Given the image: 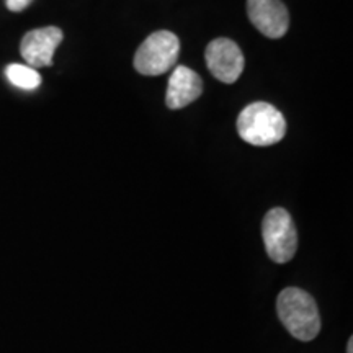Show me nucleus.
Returning a JSON list of instances; mask_svg holds the SVG:
<instances>
[{
    "label": "nucleus",
    "mask_w": 353,
    "mask_h": 353,
    "mask_svg": "<svg viewBox=\"0 0 353 353\" xmlns=\"http://www.w3.org/2000/svg\"><path fill=\"white\" fill-rule=\"evenodd\" d=\"M276 311L281 324L294 339L311 342L321 332V316L314 298L299 288H286L278 294Z\"/></svg>",
    "instance_id": "obj_1"
},
{
    "label": "nucleus",
    "mask_w": 353,
    "mask_h": 353,
    "mask_svg": "<svg viewBox=\"0 0 353 353\" xmlns=\"http://www.w3.org/2000/svg\"><path fill=\"white\" fill-rule=\"evenodd\" d=\"M247 13L263 37L276 39L288 32L290 15L280 0H247Z\"/></svg>",
    "instance_id": "obj_7"
},
{
    "label": "nucleus",
    "mask_w": 353,
    "mask_h": 353,
    "mask_svg": "<svg viewBox=\"0 0 353 353\" xmlns=\"http://www.w3.org/2000/svg\"><path fill=\"white\" fill-rule=\"evenodd\" d=\"M203 94V82L195 70L179 65L174 69L167 87L165 103L172 110H180L193 103Z\"/></svg>",
    "instance_id": "obj_8"
},
{
    "label": "nucleus",
    "mask_w": 353,
    "mask_h": 353,
    "mask_svg": "<svg viewBox=\"0 0 353 353\" xmlns=\"http://www.w3.org/2000/svg\"><path fill=\"white\" fill-rule=\"evenodd\" d=\"M205 57L213 77L224 83H234L244 70V56L232 39L218 38L211 41L206 48Z\"/></svg>",
    "instance_id": "obj_5"
},
{
    "label": "nucleus",
    "mask_w": 353,
    "mask_h": 353,
    "mask_svg": "<svg viewBox=\"0 0 353 353\" xmlns=\"http://www.w3.org/2000/svg\"><path fill=\"white\" fill-rule=\"evenodd\" d=\"M347 353H353V339H350L347 343Z\"/></svg>",
    "instance_id": "obj_11"
},
{
    "label": "nucleus",
    "mask_w": 353,
    "mask_h": 353,
    "mask_svg": "<svg viewBox=\"0 0 353 353\" xmlns=\"http://www.w3.org/2000/svg\"><path fill=\"white\" fill-rule=\"evenodd\" d=\"M237 132L252 145H272L285 138V117L267 101H255L237 118Z\"/></svg>",
    "instance_id": "obj_2"
},
{
    "label": "nucleus",
    "mask_w": 353,
    "mask_h": 353,
    "mask_svg": "<svg viewBox=\"0 0 353 353\" xmlns=\"http://www.w3.org/2000/svg\"><path fill=\"white\" fill-rule=\"evenodd\" d=\"M262 236L268 257L276 263H286L298 249V234L290 213L283 208H273L265 214Z\"/></svg>",
    "instance_id": "obj_4"
},
{
    "label": "nucleus",
    "mask_w": 353,
    "mask_h": 353,
    "mask_svg": "<svg viewBox=\"0 0 353 353\" xmlns=\"http://www.w3.org/2000/svg\"><path fill=\"white\" fill-rule=\"evenodd\" d=\"M33 0H7V8L12 12H23Z\"/></svg>",
    "instance_id": "obj_10"
},
{
    "label": "nucleus",
    "mask_w": 353,
    "mask_h": 353,
    "mask_svg": "<svg viewBox=\"0 0 353 353\" xmlns=\"http://www.w3.org/2000/svg\"><path fill=\"white\" fill-rule=\"evenodd\" d=\"M6 76L10 83L23 90H34L41 85V76L37 69L23 64H10L6 69Z\"/></svg>",
    "instance_id": "obj_9"
},
{
    "label": "nucleus",
    "mask_w": 353,
    "mask_h": 353,
    "mask_svg": "<svg viewBox=\"0 0 353 353\" xmlns=\"http://www.w3.org/2000/svg\"><path fill=\"white\" fill-rule=\"evenodd\" d=\"M180 41L172 32H156L144 39L134 54V69L143 76H161L174 68Z\"/></svg>",
    "instance_id": "obj_3"
},
{
    "label": "nucleus",
    "mask_w": 353,
    "mask_h": 353,
    "mask_svg": "<svg viewBox=\"0 0 353 353\" xmlns=\"http://www.w3.org/2000/svg\"><path fill=\"white\" fill-rule=\"evenodd\" d=\"M63 32L57 26H46L28 32L21 39L20 52L30 68H50L56 48L63 41Z\"/></svg>",
    "instance_id": "obj_6"
}]
</instances>
